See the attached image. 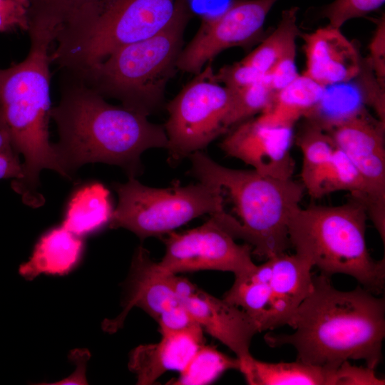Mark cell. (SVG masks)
Listing matches in <instances>:
<instances>
[{
    "instance_id": "1",
    "label": "cell",
    "mask_w": 385,
    "mask_h": 385,
    "mask_svg": "<svg viewBox=\"0 0 385 385\" xmlns=\"http://www.w3.org/2000/svg\"><path fill=\"white\" fill-rule=\"evenodd\" d=\"M292 334L267 333L271 347L291 345L297 361L336 369L349 360H363L375 369L382 359L385 299L361 285L336 289L330 277L312 276L310 291L299 307Z\"/></svg>"
},
{
    "instance_id": "2",
    "label": "cell",
    "mask_w": 385,
    "mask_h": 385,
    "mask_svg": "<svg viewBox=\"0 0 385 385\" xmlns=\"http://www.w3.org/2000/svg\"><path fill=\"white\" fill-rule=\"evenodd\" d=\"M58 142L54 144L61 163L70 178L81 165L91 163L116 165L129 177L140 174L142 153L165 148L163 125L124 106H115L71 74L63 73L58 103L51 108Z\"/></svg>"
},
{
    "instance_id": "3",
    "label": "cell",
    "mask_w": 385,
    "mask_h": 385,
    "mask_svg": "<svg viewBox=\"0 0 385 385\" xmlns=\"http://www.w3.org/2000/svg\"><path fill=\"white\" fill-rule=\"evenodd\" d=\"M30 48L26 58L0 68V128L12 147L24 157L23 175L11 188L24 204L38 207L44 198L39 192V174L50 169L67 178L54 144L49 140L51 118V53L57 31L30 24Z\"/></svg>"
},
{
    "instance_id": "4",
    "label": "cell",
    "mask_w": 385,
    "mask_h": 385,
    "mask_svg": "<svg viewBox=\"0 0 385 385\" xmlns=\"http://www.w3.org/2000/svg\"><path fill=\"white\" fill-rule=\"evenodd\" d=\"M188 158L192 175L219 188L222 203H229L230 210L210 215L217 224L259 257L267 259L289 248L288 221L305 191L301 182L226 168L202 151Z\"/></svg>"
},
{
    "instance_id": "5",
    "label": "cell",
    "mask_w": 385,
    "mask_h": 385,
    "mask_svg": "<svg viewBox=\"0 0 385 385\" xmlns=\"http://www.w3.org/2000/svg\"><path fill=\"white\" fill-rule=\"evenodd\" d=\"M365 207L351 199L337 206L299 205L288 221L290 245L320 274H344L379 295L385 287V260H375L366 245Z\"/></svg>"
},
{
    "instance_id": "6",
    "label": "cell",
    "mask_w": 385,
    "mask_h": 385,
    "mask_svg": "<svg viewBox=\"0 0 385 385\" xmlns=\"http://www.w3.org/2000/svg\"><path fill=\"white\" fill-rule=\"evenodd\" d=\"M192 16L190 5L151 37L118 48L81 73H67L104 98L117 99L123 106L148 116L163 103L166 86L178 70L185 31Z\"/></svg>"
},
{
    "instance_id": "7",
    "label": "cell",
    "mask_w": 385,
    "mask_h": 385,
    "mask_svg": "<svg viewBox=\"0 0 385 385\" xmlns=\"http://www.w3.org/2000/svg\"><path fill=\"white\" fill-rule=\"evenodd\" d=\"M190 0H109L93 19L60 31L51 63L61 71L78 73L118 48L165 29Z\"/></svg>"
},
{
    "instance_id": "8",
    "label": "cell",
    "mask_w": 385,
    "mask_h": 385,
    "mask_svg": "<svg viewBox=\"0 0 385 385\" xmlns=\"http://www.w3.org/2000/svg\"><path fill=\"white\" fill-rule=\"evenodd\" d=\"M113 188L118 202L109 227L127 229L141 240L163 237L195 217L222 210L220 188L200 181L185 186L175 183L170 188H156L129 177L126 183H115Z\"/></svg>"
},
{
    "instance_id": "9",
    "label": "cell",
    "mask_w": 385,
    "mask_h": 385,
    "mask_svg": "<svg viewBox=\"0 0 385 385\" xmlns=\"http://www.w3.org/2000/svg\"><path fill=\"white\" fill-rule=\"evenodd\" d=\"M312 267L296 253L274 255L252 270L235 277L223 299L245 311L259 332L291 327L310 291Z\"/></svg>"
},
{
    "instance_id": "10",
    "label": "cell",
    "mask_w": 385,
    "mask_h": 385,
    "mask_svg": "<svg viewBox=\"0 0 385 385\" xmlns=\"http://www.w3.org/2000/svg\"><path fill=\"white\" fill-rule=\"evenodd\" d=\"M232 93L217 81L211 62L166 105L163 125L172 163L206 148L228 130Z\"/></svg>"
},
{
    "instance_id": "11",
    "label": "cell",
    "mask_w": 385,
    "mask_h": 385,
    "mask_svg": "<svg viewBox=\"0 0 385 385\" xmlns=\"http://www.w3.org/2000/svg\"><path fill=\"white\" fill-rule=\"evenodd\" d=\"M277 1L232 0L220 14L202 16L195 35L182 49L178 70L195 75L222 51L255 42Z\"/></svg>"
},
{
    "instance_id": "12",
    "label": "cell",
    "mask_w": 385,
    "mask_h": 385,
    "mask_svg": "<svg viewBox=\"0 0 385 385\" xmlns=\"http://www.w3.org/2000/svg\"><path fill=\"white\" fill-rule=\"evenodd\" d=\"M165 254L158 262L169 274L200 270L230 272L235 277L252 270V247L240 245L211 217L203 225L163 238Z\"/></svg>"
},
{
    "instance_id": "13",
    "label": "cell",
    "mask_w": 385,
    "mask_h": 385,
    "mask_svg": "<svg viewBox=\"0 0 385 385\" xmlns=\"http://www.w3.org/2000/svg\"><path fill=\"white\" fill-rule=\"evenodd\" d=\"M385 124L364 108L339 122L327 132L350 159L363 181L364 207L385 241Z\"/></svg>"
},
{
    "instance_id": "14",
    "label": "cell",
    "mask_w": 385,
    "mask_h": 385,
    "mask_svg": "<svg viewBox=\"0 0 385 385\" xmlns=\"http://www.w3.org/2000/svg\"><path fill=\"white\" fill-rule=\"evenodd\" d=\"M172 282L180 303L192 319L234 352L240 371L253 357L250 344L259 332L255 322L240 307L207 293L186 278L172 274Z\"/></svg>"
},
{
    "instance_id": "15",
    "label": "cell",
    "mask_w": 385,
    "mask_h": 385,
    "mask_svg": "<svg viewBox=\"0 0 385 385\" xmlns=\"http://www.w3.org/2000/svg\"><path fill=\"white\" fill-rule=\"evenodd\" d=\"M293 140V127L271 125L257 116L235 125L220 148L259 173L286 180L292 178L295 169Z\"/></svg>"
},
{
    "instance_id": "16",
    "label": "cell",
    "mask_w": 385,
    "mask_h": 385,
    "mask_svg": "<svg viewBox=\"0 0 385 385\" xmlns=\"http://www.w3.org/2000/svg\"><path fill=\"white\" fill-rule=\"evenodd\" d=\"M172 274L163 270L158 262L151 259L146 249L138 247L125 284L123 311L112 320L105 319L103 329L110 334L117 332L134 307L143 309L157 322L162 316L181 306L173 284Z\"/></svg>"
},
{
    "instance_id": "17",
    "label": "cell",
    "mask_w": 385,
    "mask_h": 385,
    "mask_svg": "<svg viewBox=\"0 0 385 385\" xmlns=\"http://www.w3.org/2000/svg\"><path fill=\"white\" fill-rule=\"evenodd\" d=\"M299 36L304 42V76L327 88L346 83L359 73L361 57L340 29L328 24Z\"/></svg>"
},
{
    "instance_id": "18",
    "label": "cell",
    "mask_w": 385,
    "mask_h": 385,
    "mask_svg": "<svg viewBox=\"0 0 385 385\" xmlns=\"http://www.w3.org/2000/svg\"><path fill=\"white\" fill-rule=\"evenodd\" d=\"M203 344V330L199 324L163 334L158 343L135 348L130 354L128 367L135 374L137 384H152L166 371H183Z\"/></svg>"
},
{
    "instance_id": "19",
    "label": "cell",
    "mask_w": 385,
    "mask_h": 385,
    "mask_svg": "<svg viewBox=\"0 0 385 385\" xmlns=\"http://www.w3.org/2000/svg\"><path fill=\"white\" fill-rule=\"evenodd\" d=\"M83 247L81 237L62 225L53 228L39 239L29 261L20 265L19 272L27 280L43 273L67 274L78 263Z\"/></svg>"
},
{
    "instance_id": "20",
    "label": "cell",
    "mask_w": 385,
    "mask_h": 385,
    "mask_svg": "<svg viewBox=\"0 0 385 385\" xmlns=\"http://www.w3.org/2000/svg\"><path fill=\"white\" fill-rule=\"evenodd\" d=\"M240 371L250 385H338L337 368L297 360L272 363L252 357Z\"/></svg>"
},
{
    "instance_id": "21",
    "label": "cell",
    "mask_w": 385,
    "mask_h": 385,
    "mask_svg": "<svg viewBox=\"0 0 385 385\" xmlns=\"http://www.w3.org/2000/svg\"><path fill=\"white\" fill-rule=\"evenodd\" d=\"M326 91V87L299 74L274 94L270 106L257 117L271 125L293 127L319 105Z\"/></svg>"
},
{
    "instance_id": "22",
    "label": "cell",
    "mask_w": 385,
    "mask_h": 385,
    "mask_svg": "<svg viewBox=\"0 0 385 385\" xmlns=\"http://www.w3.org/2000/svg\"><path fill=\"white\" fill-rule=\"evenodd\" d=\"M113 211L108 189L101 183H91L73 195L62 226L81 237L109 223Z\"/></svg>"
},
{
    "instance_id": "23",
    "label": "cell",
    "mask_w": 385,
    "mask_h": 385,
    "mask_svg": "<svg viewBox=\"0 0 385 385\" xmlns=\"http://www.w3.org/2000/svg\"><path fill=\"white\" fill-rule=\"evenodd\" d=\"M302 185L313 198L347 191L352 199L364 206L366 193L361 178L350 159L339 148L330 160Z\"/></svg>"
},
{
    "instance_id": "24",
    "label": "cell",
    "mask_w": 385,
    "mask_h": 385,
    "mask_svg": "<svg viewBox=\"0 0 385 385\" xmlns=\"http://www.w3.org/2000/svg\"><path fill=\"white\" fill-rule=\"evenodd\" d=\"M299 9L292 6L282 11L274 30L241 61L265 76L279 61L296 55V41L300 35L297 25Z\"/></svg>"
},
{
    "instance_id": "25",
    "label": "cell",
    "mask_w": 385,
    "mask_h": 385,
    "mask_svg": "<svg viewBox=\"0 0 385 385\" xmlns=\"http://www.w3.org/2000/svg\"><path fill=\"white\" fill-rule=\"evenodd\" d=\"M109 0H28L29 24L51 26L57 32L95 17Z\"/></svg>"
},
{
    "instance_id": "26",
    "label": "cell",
    "mask_w": 385,
    "mask_h": 385,
    "mask_svg": "<svg viewBox=\"0 0 385 385\" xmlns=\"http://www.w3.org/2000/svg\"><path fill=\"white\" fill-rule=\"evenodd\" d=\"M295 143L302 154V183L324 165L337 148L327 131L307 119L297 134Z\"/></svg>"
},
{
    "instance_id": "27",
    "label": "cell",
    "mask_w": 385,
    "mask_h": 385,
    "mask_svg": "<svg viewBox=\"0 0 385 385\" xmlns=\"http://www.w3.org/2000/svg\"><path fill=\"white\" fill-rule=\"evenodd\" d=\"M230 369H240V361L236 357H230L213 347L203 344L171 384H207Z\"/></svg>"
},
{
    "instance_id": "28",
    "label": "cell",
    "mask_w": 385,
    "mask_h": 385,
    "mask_svg": "<svg viewBox=\"0 0 385 385\" xmlns=\"http://www.w3.org/2000/svg\"><path fill=\"white\" fill-rule=\"evenodd\" d=\"M231 92L232 101L227 119V129L260 114L270 106L275 94L265 77L253 84Z\"/></svg>"
},
{
    "instance_id": "29",
    "label": "cell",
    "mask_w": 385,
    "mask_h": 385,
    "mask_svg": "<svg viewBox=\"0 0 385 385\" xmlns=\"http://www.w3.org/2000/svg\"><path fill=\"white\" fill-rule=\"evenodd\" d=\"M361 100L376 114V118L385 124V83L375 76L366 58L361 59L360 70L354 78Z\"/></svg>"
},
{
    "instance_id": "30",
    "label": "cell",
    "mask_w": 385,
    "mask_h": 385,
    "mask_svg": "<svg viewBox=\"0 0 385 385\" xmlns=\"http://www.w3.org/2000/svg\"><path fill=\"white\" fill-rule=\"evenodd\" d=\"M385 0H334L327 5L322 15L329 25L341 29L348 21L366 16L381 7Z\"/></svg>"
},
{
    "instance_id": "31",
    "label": "cell",
    "mask_w": 385,
    "mask_h": 385,
    "mask_svg": "<svg viewBox=\"0 0 385 385\" xmlns=\"http://www.w3.org/2000/svg\"><path fill=\"white\" fill-rule=\"evenodd\" d=\"M215 77L219 83L233 92L253 84L265 76L240 60L220 68L215 73Z\"/></svg>"
},
{
    "instance_id": "32",
    "label": "cell",
    "mask_w": 385,
    "mask_h": 385,
    "mask_svg": "<svg viewBox=\"0 0 385 385\" xmlns=\"http://www.w3.org/2000/svg\"><path fill=\"white\" fill-rule=\"evenodd\" d=\"M28 0H0V33L29 29Z\"/></svg>"
},
{
    "instance_id": "33",
    "label": "cell",
    "mask_w": 385,
    "mask_h": 385,
    "mask_svg": "<svg viewBox=\"0 0 385 385\" xmlns=\"http://www.w3.org/2000/svg\"><path fill=\"white\" fill-rule=\"evenodd\" d=\"M369 55L366 58L376 78L385 83V19L384 14L378 20L376 28L369 45Z\"/></svg>"
},
{
    "instance_id": "34",
    "label": "cell",
    "mask_w": 385,
    "mask_h": 385,
    "mask_svg": "<svg viewBox=\"0 0 385 385\" xmlns=\"http://www.w3.org/2000/svg\"><path fill=\"white\" fill-rule=\"evenodd\" d=\"M339 385H384V379L378 377L375 369L368 366H356L349 361L342 363L337 368Z\"/></svg>"
},
{
    "instance_id": "35",
    "label": "cell",
    "mask_w": 385,
    "mask_h": 385,
    "mask_svg": "<svg viewBox=\"0 0 385 385\" xmlns=\"http://www.w3.org/2000/svg\"><path fill=\"white\" fill-rule=\"evenodd\" d=\"M299 75L296 66V55H291L279 61L265 78L276 93Z\"/></svg>"
},
{
    "instance_id": "36",
    "label": "cell",
    "mask_w": 385,
    "mask_h": 385,
    "mask_svg": "<svg viewBox=\"0 0 385 385\" xmlns=\"http://www.w3.org/2000/svg\"><path fill=\"white\" fill-rule=\"evenodd\" d=\"M91 356L87 349H73L69 354V359L76 365V371L68 377L50 384H88L86 379V364Z\"/></svg>"
},
{
    "instance_id": "37",
    "label": "cell",
    "mask_w": 385,
    "mask_h": 385,
    "mask_svg": "<svg viewBox=\"0 0 385 385\" xmlns=\"http://www.w3.org/2000/svg\"><path fill=\"white\" fill-rule=\"evenodd\" d=\"M23 175V165L14 150L0 153V180H17Z\"/></svg>"
},
{
    "instance_id": "38",
    "label": "cell",
    "mask_w": 385,
    "mask_h": 385,
    "mask_svg": "<svg viewBox=\"0 0 385 385\" xmlns=\"http://www.w3.org/2000/svg\"><path fill=\"white\" fill-rule=\"evenodd\" d=\"M14 150L8 133L0 128V153Z\"/></svg>"
}]
</instances>
